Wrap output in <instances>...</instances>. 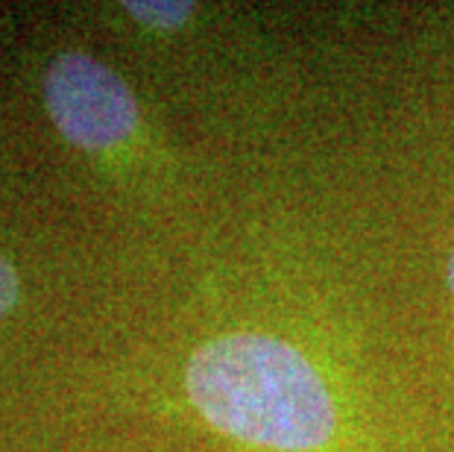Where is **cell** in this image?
<instances>
[{
    "instance_id": "1",
    "label": "cell",
    "mask_w": 454,
    "mask_h": 452,
    "mask_svg": "<svg viewBox=\"0 0 454 452\" xmlns=\"http://www.w3.org/2000/svg\"><path fill=\"white\" fill-rule=\"evenodd\" d=\"M185 391L217 435L255 452H349V402L302 341L229 329L191 353Z\"/></svg>"
},
{
    "instance_id": "2",
    "label": "cell",
    "mask_w": 454,
    "mask_h": 452,
    "mask_svg": "<svg viewBox=\"0 0 454 452\" xmlns=\"http://www.w3.org/2000/svg\"><path fill=\"white\" fill-rule=\"evenodd\" d=\"M44 103L56 130L85 153L121 150L141 127L129 83L82 51H65L47 65Z\"/></svg>"
},
{
    "instance_id": "3",
    "label": "cell",
    "mask_w": 454,
    "mask_h": 452,
    "mask_svg": "<svg viewBox=\"0 0 454 452\" xmlns=\"http://www.w3.org/2000/svg\"><path fill=\"white\" fill-rule=\"evenodd\" d=\"M123 9L132 21L153 33H176L197 12V6L185 4V0H127Z\"/></svg>"
},
{
    "instance_id": "4",
    "label": "cell",
    "mask_w": 454,
    "mask_h": 452,
    "mask_svg": "<svg viewBox=\"0 0 454 452\" xmlns=\"http://www.w3.org/2000/svg\"><path fill=\"white\" fill-rule=\"evenodd\" d=\"M18 300V276L6 258H0V317H4Z\"/></svg>"
},
{
    "instance_id": "5",
    "label": "cell",
    "mask_w": 454,
    "mask_h": 452,
    "mask_svg": "<svg viewBox=\"0 0 454 452\" xmlns=\"http://www.w3.org/2000/svg\"><path fill=\"white\" fill-rule=\"evenodd\" d=\"M446 282H449V294L454 297V250H451L449 265H446Z\"/></svg>"
}]
</instances>
